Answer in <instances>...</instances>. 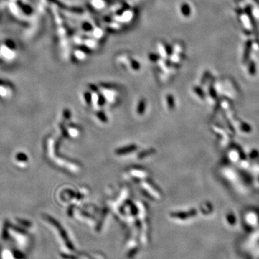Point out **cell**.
<instances>
[]
</instances>
